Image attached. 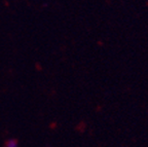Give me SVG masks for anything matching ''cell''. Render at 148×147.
<instances>
[{
  "label": "cell",
  "mask_w": 148,
  "mask_h": 147,
  "mask_svg": "<svg viewBox=\"0 0 148 147\" xmlns=\"http://www.w3.org/2000/svg\"><path fill=\"white\" fill-rule=\"evenodd\" d=\"M16 146H18V143H16V140H10L7 143V147H16Z\"/></svg>",
  "instance_id": "6da1fadb"
}]
</instances>
